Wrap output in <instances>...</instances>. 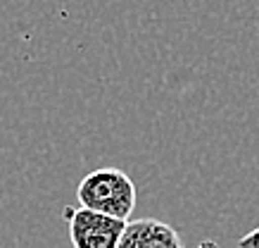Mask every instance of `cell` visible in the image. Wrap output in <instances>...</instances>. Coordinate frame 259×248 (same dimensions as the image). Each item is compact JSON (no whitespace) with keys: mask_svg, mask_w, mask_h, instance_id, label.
<instances>
[{"mask_svg":"<svg viewBox=\"0 0 259 248\" xmlns=\"http://www.w3.org/2000/svg\"><path fill=\"white\" fill-rule=\"evenodd\" d=\"M76 198L81 208L128 222L131 212L136 210V184L121 169L100 167L81 179Z\"/></svg>","mask_w":259,"mask_h":248,"instance_id":"cell-1","label":"cell"},{"mask_svg":"<svg viewBox=\"0 0 259 248\" xmlns=\"http://www.w3.org/2000/svg\"><path fill=\"white\" fill-rule=\"evenodd\" d=\"M67 210L69 212H64V217H67L69 241L74 248H117L128 224L124 220L107 217L88 208Z\"/></svg>","mask_w":259,"mask_h":248,"instance_id":"cell-2","label":"cell"},{"mask_svg":"<svg viewBox=\"0 0 259 248\" xmlns=\"http://www.w3.org/2000/svg\"><path fill=\"white\" fill-rule=\"evenodd\" d=\"M117 248H183V241L171 224L155 217H143L126 224Z\"/></svg>","mask_w":259,"mask_h":248,"instance_id":"cell-3","label":"cell"},{"mask_svg":"<svg viewBox=\"0 0 259 248\" xmlns=\"http://www.w3.org/2000/svg\"><path fill=\"white\" fill-rule=\"evenodd\" d=\"M238 248H259V227L247 232L243 239H238Z\"/></svg>","mask_w":259,"mask_h":248,"instance_id":"cell-4","label":"cell"}]
</instances>
